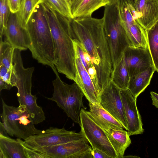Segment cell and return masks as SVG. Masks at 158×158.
I'll use <instances>...</instances> for the list:
<instances>
[{"label":"cell","mask_w":158,"mask_h":158,"mask_svg":"<svg viewBox=\"0 0 158 158\" xmlns=\"http://www.w3.org/2000/svg\"><path fill=\"white\" fill-rule=\"evenodd\" d=\"M73 39L85 50L97 77L100 93L110 81L113 70L110 51L104 30L102 18L91 16L71 20Z\"/></svg>","instance_id":"obj_1"},{"label":"cell","mask_w":158,"mask_h":158,"mask_svg":"<svg viewBox=\"0 0 158 158\" xmlns=\"http://www.w3.org/2000/svg\"><path fill=\"white\" fill-rule=\"evenodd\" d=\"M43 4L55 47V66L58 72L75 82L77 71L71 19L59 13L45 2Z\"/></svg>","instance_id":"obj_2"},{"label":"cell","mask_w":158,"mask_h":158,"mask_svg":"<svg viewBox=\"0 0 158 158\" xmlns=\"http://www.w3.org/2000/svg\"><path fill=\"white\" fill-rule=\"evenodd\" d=\"M43 2L35 7L26 29L31 42L29 49L32 57L38 63L52 69L55 67L56 61L55 49Z\"/></svg>","instance_id":"obj_3"},{"label":"cell","mask_w":158,"mask_h":158,"mask_svg":"<svg viewBox=\"0 0 158 158\" xmlns=\"http://www.w3.org/2000/svg\"><path fill=\"white\" fill-rule=\"evenodd\" d=\"M119 0L105 6L102 18L113 69L123 56L126 48L131 46L120 15Z\"/></svg>","instance_id":"obj_4"},{"label":"cell","mask_w":158,"mask_h":158,"mask_svg":"<svg viewBox=\"0 0 158 158\" xmlns=\"http://www.w3.org/2000/svg\"><path fill=\"white\" fill-rule=\"evenodd\" d=\"M13 62L11 82L13 86L17 88L16 95L19 105L26 106L35 124L40 123L45 121L46 117L42 108L37 104V97L31 94L32 78L35 68H25L20 57L15 58Z\"/></svg>","instance_id":"obj_5"},{"label":"cell","mask_w":158,"mask_h":158,"mask_svg":"<svg viewBox=\"0 0 158 158\" xmlns=\"http://www.w3.org/2000/svg\"><path fill=\"white\" fill-rule=\"evenodd\" d=\"M52 69L56 75L52 81L54 91L52 97L47 98L55 102L68 117L80 126L81 110L86 108L83 102L84 95L76 82L70 85L66 83L60 79L56 67Z\"/></svg>","instance_id":"obj_6"},{"label":"cell","mask_w":158,"mask_h":158,"mask_svg":"<svg viewBox=\"0 0 158 158\" xmlns=\"http://www.w3.org/2000/svg\"><path fill=\"white\" fill-rule=\"evenodd\" d=\"M2 111L1 117L4 129L10 136L25 139L38 134L41 130L36 128L26 106L19 105L18 107L7 105L2 98Z\"/></svg>","instance_id":"obj_7"},{"label":"cell","mask_w":158,"mask_h":158,"mask_svg":"<svg viewBox=\"0 0 158 158\" xmlns=\"http://www.w3.org/2000/svg\"><path fill=\"white\" fill-rule=\"evenodd\" d=\"M17 139L23 146L28 147L53 146L86 139L81 131L76 133L75 131H68L64 127L59 128L50 127L23 140Z\"/></svg>","instance_id":"obj_8"},{"label":"cell","mask_w":158,"mask_h":158,"mask_svg":"<svg viewBox=\"0 0 158 158\" xmlns=\"http://www.w3.org/2000/svg\"><path fill=\"white\" fill-rule=\"evenodd\" d=\"M81 131L91 146L103 152L111 158H117L116 152L105 131L81 108L80 114Z\"/></svg>","instance_id":"obj_9"},{"label":"cell","mask_w":158,"mask_h":158,"mask_svg":"<svg viewBox=\"0 0 158 158\" xmlns=\"http://www.w3.org/2000/svg\"><path fill=\"white\" fill-rule=\"evenodd\" d=\"M87 139L43 147L41 151L48 158H93L92 150Z\"/></svg>","instance_id":"obj_10"},{"label":"cell","mask_w":158,"mask_h":158,"mask_svg":"<svg viewBox=\"0 0 158 158\" xmlns=\"http://www.w3.org/2000/svg\"><path fill=\"white\" fill-rule=\"evenodd\" d=\"M119 9L131 46L148 48L146 31L135 19L125 0H120Z\"/></svg>","instance_id":"obj_11"},{"label":"cell","mask_w":158,"mask_h":158,"mask_svg":"<svg viewBox=\"0 0 158 158\" xmlns=\"http://www.w3.org/2000/svg\"><path fill=\"white\" fill-rule=\"evenodd\" d=\"M120 91L110 80L99 95L100 104L119 121L127 131V124Z\"/></svg>","instance_id":"obj_12"},{"label":"cell","mask_w":158,"mask_h":158,"mask_svg":"<svg viewBox=\"0 0 158 158\" xmlns=\"http://www.w3.org/2000/svg\"><path fill=\"white\" fill-rule=\"evenodd\" d=\"M139 23L146 30L158 20V0H125Z\"/></svg>","instance_id":"obj_13"},{"label":"cell","mask_w":158,"mask_h":158,"mask_svg":"<svg viewBox=\"0 0 158 158\" xmlns=\"http://www.w3.org/2000/svg\"><path fill=\"white\" fill-rule=\"evenodd\" d=\"M123 56L130 78L154 65L148 48L129 46L124 51Z\"/></svg>","instance_id":"obj_14"},{"label":"cell","mask_w":158,"mask_h":158,"mask_svg":"<svg viewBox=\"0 0 158 158\" xmlns=\"http://www.w3.org/2000/svg\"><path fill=\"white\" fill-rule=\"evenodd\" d=\"M4 35L5 40L15 49L25 51L29 49L31 46V42L29 35L27 29L19 23L17 13L11 12Z\"/></svg>","instance_id":"obj_15"},{"label":"cell","mask_w":158,"mask_h":158,"mask_svg":"<svg viewBox=\"0 0 158 158\" xmlns=\"http://www.w3.org/2000/svg\"><path fill=\"white\" fill-rule=\"evenodd\" d=\"M120 95L130 136L142 134L144 131L141 118L135 98L128 89L121 90Z\"/></svg>","instance_id":"obj_16"},{"label":"cell","mask_w":158,"mask_h":158,"mask_svg":"<svg viewBox=\"0 0 158 158\" xmlns=\"http://www.w3.org/2000/svg\"><path fill=\"white\" fill-rule=\"evenodd\" d=\"M75 60L77 74L75 82L80 88L89 103L99 104V96L94 83L75 51Z\"/></svg>","instance_id":"obj_17"},{"label":"cell","mask_w":158,"mask_h":158,"mask_svg":"<svg viewBox=\"0 0 158 158\" xmlns=\"http://www.w3.org/2000/svg\"><path fill=\"white\" fill-rule=\"evenodd\" d=\"M89 110L86 111L93 120L104 131L109 129H123V126L99 104L89 103Z\"/></svg>","instance_id":"obj_18"},{"label":"cell","mask_w":158,"mask_h":158,"mask_svg":"<svg viewBox=\"0 0 158 158\" xmlns=\"http://www.w3.org/2000/svg\"><path fill=\"white\" fill-rule=\"evenodd\" d=\"M74 18L91 16L95 11L109 3L106 0H69Z\"/></svg>","instance_id":"obj_19"},{"label":"cell","mask_w":158,"mask_h":158,"mask_svg":"<svg viewBox=\"0 0 158 158\" xmlns=\"http://www.w3.org/2000/svg\"><path fill=\"white\" fill-rule=\"evenodd\" d=\"M0 158H27L24 147L17 139L0 135Z\"/></svg>","instance_id":"obj_20"},{"label":"cell","mask_w":158,"mask_h":158,"mask_svg":"<svg viewBox=\"0 0 158 158\" xmlns=\"http://www.w3.org/2000/svg\"><path fill=\"white\" fill-rule=\"evenodd\" d=\"M104 131L116 152L117 158H123L125 150L131 143L128 131L123 129L111 128Z\"/></svg>","instance_id":"obj_21"},{"label":"cell","mask_w":158,"mask_h":158,"mask_svg":"<svg viewBox=\"0 0 158 158\" xmlns=\"http://www.w3.org/2000/svg\"><path fill=\"white\" fill-rule=\"evenodd\" d=\"M155 71V67L153 65L135 76L130 78L128 89L135 98L136 99L150 84Z\"/></svg>","instance_id":"obj_22"},{"label":"cell","mask_w":158,"mask_h":158,"mask_svg":"<svg viewBox=\"0 0 158 158\" xmlns=\"http://www.w3.org/2000/svg\"><path fill=\"white\" fill-rule=\"evenodd\" d=\"M130 77L123 56L113 69L110 80L121 90L128 89Z\"/></svg>","instance_id":"obj_23"},{"label":"cell","mask_w":158,"mask_h":158,"mask_svg":"<svg viewBox=\"0 0 158 158\" xmlns=\"http://www.w3.org/2000/svg\"><path fill=\"white\" fill-rule=\"evenodd\" d=\"M146 31L148 47L156 71L158 73V20Z\"/></svg>","instance_id":"obj_24"},{"label":"cell","mask_w":158,"mask_h":158,"mask_svg":"<svg viewBox=\"0 0 158 158\" xmlns=\"http://www.w3.org/2000/svg\"><path fill=\"white\" fill-rule=\"evenodd\" d=\"M44 0H23L19 11L17 13L18 21L21 25L26 28V25L34 9Z\"/></svg>","instance_id":"obj_25"},{"label":"cell","mask_w":158,"mask_h":158,"mask_svg":"<svg viewBox=\"0 0 158 158\" xmlns=\"http://www.w3.org/2000/svg\"><path fill=\"white\" fill-rule=\"evenodd\" d=\"M0 64L4 65L8 70L13 66V58L15 50L8 42L0 39Z\"/></svg>","instance_id":"obj_26"},{"label":"cell","mask_w":158,"mask_h":158,"mask_svg":"<svg viewBox=\"0 0 158 158\" xmlns=\"http://www.w3.org/2000/svg\"><path fill=\"white\" fill-rule=\"evenodd\" d=\"M57 11L70 19H74L68 1L65 0H44Z\"/></svg>","instance_id":"obj_27"},{"label":"cell","mask_w":158,"mask_h":158,"mask_svg":"<svg viewBox=\"0 0 158 158\" xmlns=\"http://www.w3.org/2000/svg\"><path fill=\"white\" fill-rule=\"evenodd\" d=\"M11 12L8 0H0V38L2 39L5 29Z\"/></svg>","instance_id":"obj_28"},{"label":"cell","mask_w":158,"mask_h":158,"mask_svg":"<svg viewBox=\"0 0 158 158\" xmlns=\"http://www.w3.org/2000/svg\"><path fill=\"white\" fill-rule=\"evenodd\" d=\"M27 158H46L43 155L24 146Z\"/></svg>","instance_id":"obj_29"},{"label":"cell","mask_w":158,"mask_h":158,"mask_svg":"<svg viewBox=\"0 0 158 158\" xmlns=\"http://www.w3.org/2000/svg\"><path fill=\"white\" fill-rule=\"evenodd\" d=\"M8 3L11 13H15L19 11L20 8L19 0H8Z\"/></svg>","instance_id":"obj_30"},{"label":"cell","mask_w":158,"mask_h":158,"mask_svg":"<svg viewBox=\"0 0 158 158\" xmlns=\"http://www.w3.org/2000/svg\"><path fill=\"white\" fill-rule=\"evenodd\" d=\"M92 154L93 158H111L103 152L96 148H92Z\"/></svg>","instance_id":"obj_31"},{"label":"cell","mask_w":158,"mask_h":158,"mask_svg":"<svg viewBox=\"0 0 158 158\" xmlns=\"http://www.w3.org/2000/svg\"><path fill=\"white\" fill-rule=\"evenodd\" d=\"M13 67V66L8 70L7 73L2 78H0L2 79L4 81L6 82L9 84L11 85H13L11 83V79Z\"/></svg>","instance_id":"obj_32"},{"label":"cell","mask_w":158,"mask_h":158,"mask_svg":"<svg viewBox=\"0 0 158 158\" xmlns=\"http://www.w3.org/2000/svg\"><path fill=\"white\" fill-rule=\"evenodd\" d=\"M13 86L9 84L4 81L2 79L0 78V91L3 89L10 90Z\"/></svg>","instance_id":"obj_33"},{"label":"cell","mask_w":158,"mask_h":158,"mask_svg":"<svg viewBox=\"0 0 158 158\" xmlns=\"http://www.w3.org/2000/svg\"><path fill=\"white\" fill-rule=\"evenodd\" d=\"M151 97L152 100V104L158 109V94L155 92H150Z\"/></svg>","instance_id":"obj_34"},{"label":"cell","mask_w":158,"mask_h":158,"mask_svg":"<svg viewBox=\"0 0 158 158\" xmlns=\"http://www.w3.org/2000/svg\"><path fill=\"white\" fill-rule=\"evenodd\" d=\"M8 70L3 65L0 64V78H2L7 73Z\"/></svg>","instance_id":"obj_35"},{"label":"cell","mask_w":158,"mask_h":158,"mask_svg":"<svg viewBox=\"0 0 158 158\" xmlns=\"http://www.w3.org/2000/svg\"><path fill=\"white\" fill-rule=\"evenodd\" d=\"M0 135L5 136H8V134L4 129L2 122H0Z\"/></svg>","instance_id":"obj_36"},{"label":"cell","mask_w":158,"mask_h":158,"mask_svg":"<svg viewBox=\"0 0 158 158\" xmlns=\"http://www.w3.org/2000/svg\"><path fill=\"white\" fill-rule=\"evenodd\" d=\"M108 3H109V4L113 3L114 2H115L118 0H106Z\"/></svg>","instance_id":"obj_37"},{"label":"cell","mask_w":158,"mask_h":158,"mask_svg":"<svg viewBox=\"0 0 158 158\" xmlns=\"http://www.w3.org/2000/svg\"><path fill=\"white\" fill-rule=\"evenodd\" d=\"M20 0V6L23 1V0Z\"/></svg>","instance_id":"obj_38"},{"label":"cell","mask_w":158,"mask_h":158,"mask_svg":"<svg viewBox=\"0 0 158 158\" xmlns=\"http://www.w3.org/2000/svg\"><path fill=\"white\" fill-rule=\"evenodd\" d=\"M66 0V1H68L69 0Z\"/></svg>","instance_id":"obj_39"}]
</instances>
